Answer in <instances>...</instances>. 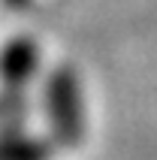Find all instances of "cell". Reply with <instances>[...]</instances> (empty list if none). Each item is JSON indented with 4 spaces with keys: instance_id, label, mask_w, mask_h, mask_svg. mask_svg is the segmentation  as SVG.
I'll list each match as a JSON object with an SVG mask.
<instances>
[{
    "instance_id": "277c9868",
    "label": "cell",
    "mask_w": 157,
    "mask_h": 160,
    "mask_svg": "<svg viewBox=\"0 0 157 160\" xmlns=\"http://www.w3.org/2000/svg\"><path fill=\"white\" fill-rule=\"evenodd\" d=\"M27 115H30L27 91L0 88V130H9V127H27Z\"/></svg>"
},
{
    "instance_id": "5b68a950",
    "label": "cell",
    "mask_w": 157,
    "mask_h": 160,
    "mask_svg": "<svg viewBox=\"0 0 157 160\" xmlns=\"http://www.w3.org/2000/svg\"><path fill=\"white\" fill-rule=\"evenodd\" d=\"M6 6H12V9H21V6H27V0H6Z\"/></svg>"
},
{
    "instance_id": "6da1fadb",
    "label": "cell",
    "mask_w": 157,
    "mask_h": 160,
    "mask_svg": "<svg viewBox=\"0 0 157 160\" xmlns=\"http://www.w3.org/2000/svg\"><path fill=\"white\" fill-rule=\"evenodd\" d=\"M39 109H43L48 139L58 148H78L88 133V112H85V94L78 72L70 63H58L45 72L43 91H39Z\"/></svg>"
},
{
    "instance_id": "7a4b0ae2",
    "label": "cell",
    "mask_w": 157,
    "mask_h": 160,
    "mask_svg": "<svg viewBox=\"0 0 157 160\" xmlns=\"http://www.w3.org/2000/svg\"><path fill=\"white\" fill-rule=\"evenodd\" d=\"M43 70V48L33 36H12L0 48V88L27 91Z\"/></svg>"
},
{
    "instance_id": "3957f363",
    "label": "cell",
    "mask_w": 157,
    "mask_h": 160,
    "mask_svg": "<svg viewBox=\"0 0 157 160\" xmlns=\"http://www.w3.org/2000/svg\"><path fill=\"white\" fill-rule=\"evenodd\" d=\"M54 142L48 136L30 133L27 127L0 130V160H52Z\"/></svg>"
}]
</instances>
